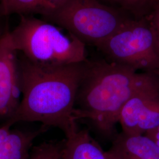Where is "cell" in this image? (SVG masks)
Segmentation results:
<instances>
[{
  "mask_svg": "<svg viewBox=\"0 0 159 159\" xmlns=\"http://www.w3.org/2000/svg\"><path fill=\"white\" fill-rule=\"evenodd\" d=\"M85 61L46 66L21 55L18 69L22 98L16 112L3 125L12 127L20 122H39L47 128L60 129L66 137L78 130L73 111Z\"/></svg>",
  "mask_w": 159,
  "mask_h": 159,
  "instance_id": "1",
  "label": "cell"
},
{
  "mask_svg": "<svg viewBox=\"0 0 159 159\" xmlns=\"http://www.w3.org/2000/svg\"><path fill=\"white\" fill-rule=\"evenodd\" d=\"M159 83V74L139 72L103 59H87L80 81L73 117L112 140L121 110L138 93Z\"/></svg>",
  "mask_w": 159,
  "mask_h": 159,
  "instance_id": "2",
  "label": "cell"
},
{
  "mask_svg": "<svg viewBox=\"0 0 159 159\" xmlns=\"http://www.w3.org/2000/svg\"><path fill=\"white\" fill-rule=\"evenodd\" d=\"M10 31L18 52L34 63L63 66L84 62L85 44L57 25L33 16H21Z\"/></svg>",
  "mask_w": 159,
  "mask_h": 159,
  "instance_id": "3",
  "label": "cell"
},
{
  "mask_svg": "<svg viewBox=\"0 0 159 159\" xmlns=\"http://www.w3.org/2000/svg\"><path fill=\"white\" fill-rule=\"evenodd\" d=\"M133 19L124 11L99 0H70L44 20L64 29L85 45L96 47Z\"/></svg>",
  "mask_w": 159,
  "mask_h": 159,
  "instance_id": "4",
  "label": "cell"
},
{
  "mask_svg": "<svg viewBox=\"0 0 159 159\" xmlns=\"http://www.w3.org/2000/svg\"><path fill=\"white\" fill-rule=\"evenodd\" d=\"M96 47L110 62L159 75V35L148 16L132 20Z\"/></svg>",
  "mask_w": 159,
  "mask_h": 159,
  "instance_id": "5",
  "label": "cell"
},
{
  "mask_svg": "<svg viewBox=\"0 0 159 159\" xmlns=\"http://www.w3.org/2000/svg\"><path fill=\"white\" fill-rule=\"evenodd\" d=\"M6 28L0 37V119H10L20 104L21 90L18 51Z\"/></svg>",
  "mask_w": 159,
  "mask_h": 159,
  "instance_id": "6",
  "label": "cell"
},
{
  "mask_svg": "<svg viewBox=\"0 0 159 159\" xmlns=\"http://www.w3.org/2000/svg\"><path fill=\"white\" fill-rule=\"evenodd\" d=\"M122 132L144 135L159 126V83L133 97L119 118Z\"/></svg>",
  "mask_w": 159,
  "mask_h": 159,
  "instance_id": "7",
  "label": "cell"
},
{
  "mask_svg": "<svg viewBox=\"0 0 159 159\" xmlns=\"http://www.w3.org/2000/svg\"><path fill=\"white\" fill-rule=\"evenodd\" d=\"M107 152L113 159H159V146L152 139L123 132L114 137Z\"/></svg>",
  "mask_w": 159,
  "mask_h": 159,
  "instance_id": "8",
  "label": "cell"
},
{
  "mask_svg": "<svg viewBox=\"0 0 159 159\" xmlns=\"http://www.w3.org/2000/svg\"><path fill=\"white\" fill-rule=\"evenodd\" d=\"M47 129L42 125L35 130L0 127V159H28L35 139Z\"/></svg>",
  "mask_w": 159,
  "mask_h": 159,
  "instance_id": "9",
  "label": "cell"
},
{
  "mask_svg": "<svg viewBox=\"0 0 159 159\" xmlns=\"http://www.w3.org/2000/svg\"><path fill=\"white\" fill-rule=\"evenodd\" d=\"M61 159H113L90 136L87 129L78 130L64 139Z\"/></svg>",
  "mask_w": 159,
  "mask_h": 159,
  "instance_id": "10",
  "label": "cell"
},
{
  "mask_svg": "<svg viewBox=\"0 0 159 159\" xmlns=\"http://www.w3.org/2000/svg\"><path fill=\"white\" fill-rule=\"evenodd\" d=\"M70 0H7L0 3V17L11 14L39 15L46 19L51 16Z\"/></svg>",
  "mask_w": 159,
  "mask_h": 159,
  "instance_id": "11",
  "label": "cell"
},
{
  "mask_svg": "<svg viewBox=\"0 0 159 159\" xmlns=\"http://www.w3.org/2000/svg\"><path fill=\"white\" fill-rule=\"evenodd\" d=\"M127 12L134 19L150 15L156 0H99Z\"/></svg>",
  "mask_w": 159,
  "mask_h": 159,
  "instance_id": "12",
  "label": "cell"
},
{
  "mask_svg": "<svg viewBox=\"0 0 159 159\" xmlns=\"http://www.w3.org/2000/svg\"><path fill=\"white\" fill-rule=\"evenodd\" d=\"M64 140L46 142L34 146L28 159H61Z\"/></svg>",
  "mask_w": 159,
  "mask_h": 159,
  "instance_id": "13",
  "label": "cell"
},
{
  "mask_svg": "<svg viewBox=\"0 0 159 159\" xmlns=\"http://www.w3.org/2000/svg\"><path fill=\"white\" fill-rule=\"evenodd\" d=\"M148 17L159 35V3L157 1Z\"/></svg>",
  "mask_w": 159,
  "mask_h": 159,
  "instance_id": "14",
  "label": "cell"
},
{
  "mask_svg": "<svg viewBox=\"0 0 159 159\" xmlns=\"http://www.w3.org/2000/svg\"><path fill=\"white\" fill-rule=\"evenodd\" d=\"M144 135H146L152 139L159 147V126L152 130L148 131Z\"/></svg>",
  "mask_w": 159,
  "mask_h": 159,
  "instance_id": "15",
  "label": "cell"
},
{
  "mask_svg": "<svg viewBox=\"0 0 159 159\" xmlns=\"http://www.w3.org/2000/svg\"><path fill=\"white\" fill-rule=\"evenodd\" d=\"M4 30H5V29H3V28H2L1 25H0V37H1V35H2V33L4 32Z\"/></svg>",
  "mask_w": 159,
  "mask_h": 159,
  "instance_id": "16",
  "label": "cell"
},
{
  "mask_svg": "<svg viewBox=\"0 0 159 159\" xmlns=\"http://www.w3.org/2000/svg\"><path fill=\"white\" fill-rule=\"evenodd\" d=\"M7 0H0V3H2V2H5Z\"/></svg>",
  "mask_w": 159,
  "mask_h": 159,
  "instance_id": "17",
  "label": "cell"
},
{
  "mask_svg": "<svg viewBox=\"0 0 159 159\" xmlns=\"http://www.w3.org/2000/svg\"><path fill=\"white\" fill-rule=\"evenodd\" d=\"M156 1L159 3V0H156Z\"/></svg>",
  "mask_w": 159,
  "mask_h": 159,
  "instance_id": "18",
  "label": "cell"
}]
</instances>
